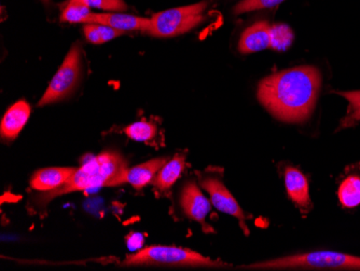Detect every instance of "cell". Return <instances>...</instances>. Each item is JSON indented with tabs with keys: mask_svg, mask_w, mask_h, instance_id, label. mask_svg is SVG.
I'll list each match as a JSON object with an SVG mask.
<instances>
[{
	"mask_svg": "<svg viewBox=\"0 0 360 271\" xmlns=\"http://www.w3.org/2000/svg\"><path fill=\"white\" fill-rule=\"evenodd\" d=\"M321 82V74L313 66L290 68L264 78L257 96L278 120L304 122L316 104Z\"/></svg>",
	"mask_w": 360,
	"mask_h": 271,
	"instance_id": "cell-1",
	"label": "cell"
},
{
	"mask_svg": "<svg viewBox=\"0 0 360 271\" xmlns=\"http://www.w3.org/2000/svg\"><path fill=\"white\" fill-rule=\"evenodd\" d=\"M129 168L124 158L115 151H107L91 158L76 170L68 183L58 189L46 193V200L76 191H86L96 188L125 184V174Z\"/></svg>",
	"mask_w": 360,
	"mask_h": 271,
	"instance_id": "cell-2",
	"label": "cell"
},
{
	"mask_svg": "<svg viewBox=\"0 0 360 271\" xmlns=\"http://www.w3.org/2000/svg\"><path fill=\"white\" fill-rule=\"evenodd\" d=\"M122 266H177L224 268L229 265L177 246H150L129 255Z\"/></svg>",
	"mask_w": 360,
	"mask_h": 271,
	"instance_id": "cell-3",
	"label": "cell"
},
{
	"mask_svg": "<svg viewBox=\"0 0 360 271\" xmlns=\"http://www.w3.org/2000/svg\"><path fill=\"white\" fill-rule=\"evenodd\" d=\"M252 269H338L360 270V258L345 253L319 251L295 254L246 266Z\"/></svg>",
	"mask_w": 360,
	"mask_h": 271,
	"instance_id": "cell-4",
	"label": "cell"
},
{
	"mask_svg": "<svg viewBox=\"0 0 360 271\" xmlns=\"http://www.w3.org/2000/svg\"><path fill=\"white\" fill-rule=\"evenodd\" d=\"M206 9L207 3L202 1L186 7L159 12L150 18V25L143 34L159 38L183 35L199 26L205 20L204 12Z\"/></svg>",
	"mask_w": 360,
	"mask_h": 271,
	"instance_id": "cell-5",
	"label": "cell"
},
{
	"mask_svg": "<svg viewBox=\"0 0 360 271\" xmlns=\"http://www.w3.org/2000/svg\"><path fill=\"white\" fill-rule=\"evenodd\" d=\"M80 46L75 44L70 48L68 56H65L62 65L54 75L49 84L41 100L38 105L40 107L54 104L68 99L78 86L82 74V56Z\"/></svg>",
	"mask_w": 360,
	"mask_h": 271,
	"instance_id": "cell-6",
	"label": "cell"
},
{
	"mask_svg": "<svg viewBox=\"0 0 360 271\" xmlns=\"http://www.w3.org/2000/svg\"><path fill=\"white\" fill-rule=\"evenodd\" d=\"M201 185L210 195L212 206H215L218 211L238 218L245 234H248L250 232L245 222L246 218L244 212L224 183L216 177H204L201 179Z\"/></svg>",
	"mask_w": 360,
	"mask_h": 271,
	"instance_id": "cell-7",
	"label": "cell"
},
{
	"mask_svg": "<svg viewBox=\"0 0 360 271\" xmlns=\"http://www.w3.org/2000/svg\"><path fill=\"white\" fill-rule=\"evenodd\" d=\"M180 206L188 218L201 222L202 225H204L206 218L212 210L210 200L193 182H189L183 188L180 195Z\"/></svg>",
	"mask_w": 360,
	"mask_h": 271,
	"instance_id": "cell-8",
	"label": "cell"
},
{
	"mask_svg": "<svg viewBox=\"0 0 360 271\" xmlns=\"http://www.w3.org/2000/svg\"><path fill=\"white\" fill-rule=\"evenodd\" d=\"M77 168L52 167L39 170L30 181V188L41 193H50L63 187L74 175Z\"/></svg>",
	"mask_w": 360,
	"mask_h": 271,
	"instance_id": "cell-9",
	"label": "cell"
},
{
	"mask_svg": "<svg viewBox=\"0 0 360 271\" xmlns=\"http://www.w3.org/2000/svg\"><path fill=\"white\" fill-rule=\"evenodd\" d=\"M32 114V107L26 101L14 103L0 123V135L4 141H12L19 137Z\"/></svg>",
	"mask_w": 360,
	"mask_h": 271,
	"instance_id": "cell-10",
	"label": "cell"
},
{
	"mask_svg": "<svg viewBox=\"0 0 360 271\" xmlns=\"http://www.w3.org/2000/svg\"><path fill=\"white\" fill-rule=\"evenodd\" d=\"M104 24L123 32H134L141 30L145 33L150 25V19L147 18L134 17L129 14L121 13H91L86 23Z\"/></svg>",
	"mask_w": 360,
	"mask_h": 271,
	"instance_id": "cell-11",
	"label": "cell"
},
{
	"mask_svg": "<svg viewBox=\"0 0 360 271\" xmlns=\"http://www.w3.org/2000/svg\"><path fill=\"white\" fill-rule=\"evenodd\" d=\"M271 48V25L260 21L243 32L238 42L240 53L250 54Z\"/></svg>",
	"mask_w": 360,
	"mask_h": 271,
	"instance_id": "cell-12",
	"label": "cell"
},
{
	"mask_svg": "<svg viewBox=\"0 0 360 271\" xmlns=\"http://www.w3.org/2000/svg\"><path fill=\"white\" fill-rule=\"evenodd\" d=\"M167 158H155L141 163L136 167L129 168L125 174V184H129L134 189L141 190L153 183L161 168L167 163Z\"/></svg>",
	"mask_w": 360,
	"mask_h": 271,
	"instance_id": "cell-13",
	"label": "cell"
},
{
	"mask_svg": "<svg viewBox=\"0 0 360 271\" xmlns=\"http://www.w3.org/2000/svg\"><path fill=\"white\" fill-rule=\"evenodd\" d=\"M285 184L289 198L302 209H307L311 203L309 182L302 172L295 168H287L285 171Z\"/></svg>",
	"mask_w": 360,
	"mask_h": 271,
	"instance_id": "cell-14",
	"label": "cell"
},
{
	"mask_svg": "<svg viewBox=\"0 0 360 271\" xmlns=\"http://www.w3.org/2000/svg\"><path fill=\"white\" fill-rule=\"evenodd\" d=\"M185 167L186 158L184 156H175L161 168L151 184L159 193H167L181 177Z\"/></svg>",
	"mask_w": 360,
	"mask_h": 271,
	"instance_id": "cell-15",
	"label": "cell"
},
{
	"mask_svg": "<svg viewBox=\"0 0 360 271\" xmlns=\"http://www.w3.org/2000/svg\"><path fill=\"white\" fill-rule=\"evenodd\" d=\"M84 33L86 39L90 44H101L124 35L125 32L104 25V24L89 23L84 24Z\"/></svg>",
	"mask_w": 360,
	"mask_h": 271,
	"instance_id": "cell-16",
	"label": "cell"
},
{
	"mask_svg": "<svg viewBox=\"0 0 360 271\" xmlns=\"http://www.w3.org/2000/svg\"><path fill=\"white\" fill-rule=\"evenodd\" d=\"M339 199L345 208H356L360 204V177H349L339 188Z\"/></svg>",
	"mask_w": 360,
	"mask_h": 271,
	"instance_id": "cell-17",
	"label": "cell"
},
{
	"mask_svg": "<svg viewBox=\"0 0 360 271\" xmlns=\"http://www.w3.org/2000/svg\"><path fill=\"white\" fill-rule=\"evenodd\" d=\"M91 8L81 0H70L68 6L63 10L60 21L68 23H86L90 17Z\"/></svg>",
	"mask_w": 360,
	"mask_h": 271,
	"instance_id": "cell-18",
	"label": "cell"
},
{
	"mask_svg": "<svg viewBox=\"0 0 360 271\" xmlns=\"http://www.w3.org/2000/svg\"><path fill=\"white\" fill-rule=\"evenodd\" d=\"M124 133L133 141L147 143V141H153L157 135L158 129L155 123L148 122V121H137L127 125L124 129Z\"/></svg>",
	"mask_w": 360,
	"mask_h": 271,
	"instance_id": "cell-19",
	"label": "cell"
},
{
	"mask_svg": "<svg viewBox=\"0 0 360 271\" xmlns=\"http://www.w3.org/2000/svg\"><path fill=\"white\" fill-rule=\"evenodd\" d=\"M338 94L349 101V111L345 118L342 119L341 127H353L360 122V91H337Z\"/></svg>",
	"mask_w": 360,
	"mask_h": 271,
	"instance_id": "cell-20",
	"label": "cell"
},
{
	"mask_svg": "<svg viewBox=\"0 0 360 271\" xmlns=\"http://www.w3.org/2000/svg\"><path fill=\"white\" fill-rule=\"evenodd\" d=\"M293 40L292 30L284 24L271 26V48L277 51H284Z\"/></svg>",
	"mask_w": 360,
	"mask_h": 271,
	"instance_id": "cell-21",
	"label": "cell"
},
{
	"mask_svg": "<svg viewBox=\"0 0 360 271\" xmlns=\"http://www.w3.org/2000/svg\"><path fill=\"white\" fill-rule=\"evenodd\" d=\"M285 0H243L234 8V13L242 14L255 10L268 9L276 7Z\"/></svg>",
	"mask_w": 360,
	"mask_h": 271,
	"instance_id": "cell-22",
	"label": "cell"
},
{
	"mask_svg": "<svg viewBox=\"0 0 360 271\" xmlns=\"http://www.w3.org/2000/svg\"><path fill=\"white\" fill-rule=\"evenodd\" d=\"M90 8L95 9L106 10V11H125L127 6L124 0H81Z\"/></svg>",
	"mask_w": 360,
	"mask_h": 271,
	"instance_id": "cell-23",
	"label": "cell"
},
{
	"mask_svg": "<svg viewBox=\"0 0 360 271\" xmlns=\"http://www.w3.org/2000/svg\"><path fill=\"white\" fill-rule=\"evenodd\" d=\"M143 244V237L141 234H132L127 238V246L129 250L136 251Z\"/></svg>",
	"mask_w": 360,
	"mask_h": 271,
	"instance_id": "cell-24",
	"label": "cell"
},
{
	"mask_svg": "<svg viewBox=\"0 0 360 271\" xmlns=\"http://www.w3.org/2000/svg\"><path fill=\"white\" fill-rule=\"evenodd\" d=\"M41 1H44V4H48L50 0H41Z\"/></svg>",
	"mask_w": 360,
	"mask_h": 271,
	"instance_id": "cell-25",
	"label": "cell"
}]
</instances>
